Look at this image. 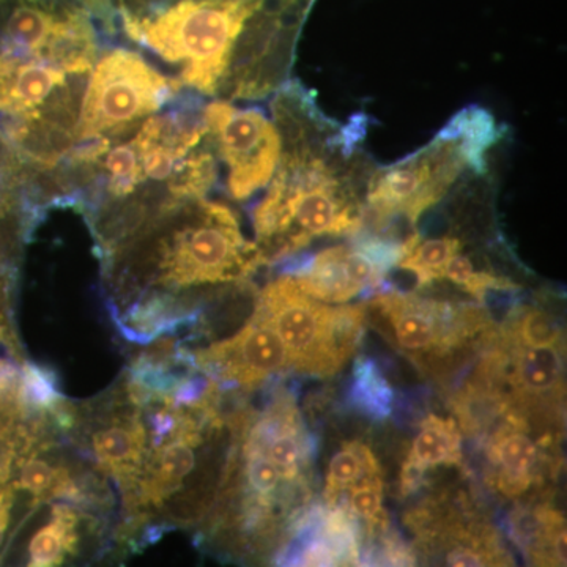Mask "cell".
Returning <instances> with one entry per match:
<instances>
[{"label": "cell", "instance_id": "f1b7e54d", "mask_svg": "<svg viewBox=\"0 0 567 567\" xmlns=\"http://www.w3.org/2000/svg\"><path fill=\"white\" fill-rule=\"evenodd\" d=\"M18 412L20 410L13 409V406L0 404V436L6 434L7 429H9L11 421L17 416Z\"/></svg>", "mask_w": 567, "mask_h": 567}, {"label": "cell", "instance_id": "8fae6325", "mask_svg": "<svg viewBox=\"0 0 567 567\" xmlns=\"http://www.w3.org/2000/svg\"><path fill=\"white\" fill-rule=\"evenodd\" d=\"M386 271L361 249L334 246L317 254L293 276L309 297L322 303H346L383 282Z\"/></svg>", "mask_w": 567, "mask_h": 567}, {"label": "cell", "instance_id": "603a6c76", "mask_svg": "<svg viewBox=\"0 0 567 567\" xmlns=\"http://www.w3.org/2000/svg\"><path fill=\"white\" fill-rule=\"evenodd\" d=\"M353 398L360 409L374 417L390 415L393 391L385 377L368 358H360L354 364Z\"/></svg>", "mask_w": 567, "mask_h": 567}, {"label": "cell", "instance_id": "4fadbf2b", "mask_svg": "<svg viewBox=\"0 0 567 567\" xmlns=\"http://www.w3.org/2000/svg\"><path fill=\"white\" fill-rule=\"evenodd\" d=\"M245 450L264 453L278 466L282 480H297L308 457V442L292 402L275 404L252 429Z\"/></svg>", "mask_w": 567, "mask_h": 567}, {"label": "cell", "instance_id": "30bf717a", "mask_svg": "<svg viewBox=\"0 0 567 567\" xmlns=\"http://www.w3.org/2000/svg\"><path fill=\"white\" fill-rule=\"evenodd\" d=\"M196 363L227 382L256 386L276 372L289 371L290 361L281 338L262 317L254 316L240 333L197 352Z\"/></svg>", "mask_w": 567, "mask_h": 567}, {"label": "cell", "instance_id": "6da1fadb", "mask_svg": "<svg viewBox=\"0 0 567 567\" xmlns=\"http://www.w3.org/2000/svg\"><path fill=\"white\" fill-rule=\"evenodd\" d=\"M95 21L82 0H0V136L28 166L50 169L78 145Z\"/></svg>", "mask_w": 567, "mask_h": 567}, {"label": "cell", "instance_id": "9c48e42d", "mask_svg": "<svg viewBox=\"0 0 567 567\" xmlns=\"http://www.w3.org/2000/svg\"><path fill=\"white\" fill-rule=\"evenodd\" d=\"M204 121L213 147L226 164L227 192L245 200L274 178L281 141L274 123L257 107L238 110L229 102L208 103Z\"/></svg>", "mask_w": 567, "mask_h": 567}, {"label": "cell", "instance_id": "277c9868", "mask_svg": "<svg viewBox=\"0 0 567 567\" xmlns=\"http://www.w3.org/2000/svg\"><path fill=\"white\" fill-rule=\"evenodd\" d=\"M112 28L177 70V80L216 95L259 0H111Z\"/></svg>", "mask_w": 567, "mask_h": 567}, {"label": "cell", "instance_id": "7402d4cb", "mask_svg": "<svg viewBox=\"0 0 567 567\" xmlns=\"http://www.w3.org/2000/svg\"><path fill=\"white\" fill-rule=\"evenodd\" d=\"M511 347H547L561 344V328L544 309H518L507 328Z\"/></svg>", "mask_w": 567, "mask_h": 567}, {"label": "cell", "instance_id": "7a4b0ae2", "mask_svg": "<svg viewBox=\"0 0 567 567\" xmlns=\"http://www.w3.org/2000/svg\"><path fill=\"white\" fill-rule=\"evenodd\" d=\"M352 126L328 140L281 148L270 188L254 210L264 264L297 252L323 235H347L363 224L371 162L354 151Z\"/></svg>", "mask_w": 567, "mask_h": 567}, {"label": "cell", "instance_id": "ac0fdd59", "mask_svg": "<svg viewBox=\"0 0 567 567\" xmlns=\"http://www.w3.org/2000/svg\"><path fill=\"white\" fill-rule=\"evenodd\" d=\"M440 134L461 142L473 174L487 175L486 153L502 137V130L491 112L476 104L465 107L446 123Z\"/></svg>", "mask_w": 567, "mask_h": 567}, {"label": "cell", "instance_id": "5bb4252c", "mask_svg": "<svg viewBox=\"0 0 567 567\" xmlns=\"http://www.w3.org/2000/svg\"><path fill=\"white\" fill-rule=\"evenodd\" d=\"M516 413L511 416V425L503 427L492 440L488 456L494 462L496 473V486L499 492L517 498L528 491L533 483V470L539 458V447L535 440L520 431Z\"/></svg>", "mask_w": 567, "mask_h": 567}, {"label": "cell", "instance_id": "ba28073f", "mask_svg": "<svg viewBox=\"0 0 567 567\" xmlns=\"http://www.w3.org/2000/svg\"><path fill=\"white\" fill-rule=\"evenodd\" d=\"M371 308L386 320L395 342L413 360H445L488 328L483 308L417 295L382 293Z\"/></svg>", "mask_w": 567, "mask_h": 567}, {"label": "cell", "instance_id": "d4e9b609", "mask_svg": "<svg viewBox=\"0 0 567 567\" xmlns=\"http://www.w3.org/2000/svg\"><path fill=\"white\" fill-rule=\"evenodd\" d=\"M59 394L47 372L32 364L24 365L21 380L22 409L52 410L58 409Z\"/></svg>", "mask_w": 567, "mask_h": 567}, {"label": "cell", "instance_id": "44dd1931", "mask_svg": "<svg viewBox=\"0 0 567 567\" xmlns=\"http://www.w3.org/2000/svg\"><path fill=\"white\" fill-rule=\"evenodd\" d=\"M368 475H379V465L369 447L361 443H349L342 447L334 454L328 466L327 488H324L328 503L334 506L339 496L349 491L361 477Z\"/></svg>", "mask_w": 567, "mask_h": 567}, {"label": "cell", "instance_id": "3957f363", "mask_svg": "<svg viewBox=\"0 0 567 567\" xmlns=\"http://www.w3.org/2000/svg\"><path fill=\"white\" fill-rule=\"evenodd\" d=\"M110 257L142 282L167 289L237 281L264 264L235 213L205 197L164 213Z\"/></svg>", "mask_w": 567, "mask_h": 567}, {"label": "cell", "instance_id": "484cf974", "mask_svg": "<svg viewBox=\"0 0 567 567\" xmlns=\"http://www.w3.org/2000/svg\"><path fill=\"white\" fill-rule=\"evenodd\" d=\"M349 509L357 517L375 522L383 513V486L379 475L361 477L349 488Z\"/></svg>", "mask_w": 567, "mask_h": 567}, {"label": "cell", "instance_id": "4316f807", "mask_svg": "<svg viewBox=\"0 0 567 567\" xmlns=\"http://www.w3.org/2000/svg\"><path fill=\"white\" fill-rule=\"evenodd\" d=\"M58 475L59 468H54L50 462L31 457L21 466L17 486L31 492L37 499L47 498L54 491Z\"/></svg>", "mask_w": 567, "mask_h": 567}, {"label": "cell", "instance_id": "8992f818", "mask_svg": "<svg viewBox=\"0 0 567 567\" xmlns=\"http://www.w3.org/2000/svg\"><path fill=\"white\" fill-rule=\"evenodd\" d=\"M182 87L140 52L123 47L103 51L82 96L78 144L128 132L177 100Z\"/></svg>", "mask_w": 567, "mask_h": 567}, {"label": "cell", "instance_id": "5b68a950", "mask_svg": "<svg viewBox=\"0 0 567 567\" xmlns=\"http://www.w3.org/2000/svg\"><path fill=\"white\" fill-rule=\"evenodd\" d=\"M256 316L267 320L281 338L290 369L330 377L341 371L360 347L365 306L320 303L298 287L293 276H282L265 287Z\"/></svg>", "mask_w": 567, "mask_h": 567}, {"label": "cell", "instance_id": "d6986e66", "mask_svg": "<svg viewBox=\"0 0 567 567\" xmlns=\"http://www.w3.org/2000/svg\"><path fill=\"white\" fill-rule=\"evenodd\" d=\"M76 524L78 517L73 511L63 506L54 507L52 522L32 537L29 546L31 566H58L66 555L73 554L78 546Z\"/></svg>", "mask_w": 567, "mask_h": 567}, {"label": "cell", "instance_id": "e0dca14e", "mask_svg": "<svg viewBox=\"0 0 567 567\" xmlns=\"http://www.w3.org/2000/svg\"><path fill=\"white\" fill-rule=\"evenodd\" d=\"M461 456V432L456 423L434 415L425 417L406 458L405 487L412 486L415 476L421 475L425 470L439 465L457 464Z\"/></svg>", "mask_w": 567, "mask_h": 567}, {"label": "cell", "instance_id": "ffe728a7", "mask_svg": "<svg viewBox=\"0 0 567 567\" xmlns=\"http://www.w3.org/2000/svg\"><path fill=\"white\" fill-rule=\"evenodd\" d=\"M462 251L458 238L442 237L432 240L416 241L399 260L402 270L415 275L417 286H425L442 279L447 264Z\"/></svg>", "mask_w": 567, "mask_h": 567}, {"label": "cell", "instance_id": "cb8c5ba5", "mask_svg": "<svg viewBox=\"0 0 567 567\" xmlns=\"http://www.w3.org/2000/svg\"><path fill=\"white\" fill-rule=\"evenodd\" d=\"M246 480L248 486L256 494L257 506L270 507L271 498L281 484L282 476L278 466L274 464L264 453L257 450H245Z\"/></svg>", "mask_w": 567, "mask_h": 567}, {"label": "cell", "instance_id": "9a60e30c", "mask_svg": "<svg viewBox=\"0 0 567 567\" xmlns=\"http://www.w3.org/2000/svg\"><path fill=\"white\" fill-rule=\"evenodd\" d=\"M200 435L196 429H188L173 440L156 447L147 475L142 481V498L159 505L163 499L181 488L196 466L194 447L199 445Z\"/></svg>", "mask_w": 567, "mask_h": 567}, {"label": "cell", "instance_id": "52a82bcc", "mask_svg": "<svg viewBox=\"0 0 567 567\" xmlns=\"http://www.w3.org/2000/svg\"><path fill=\"white\" fill-rule=\"evenodd\" d=\"M466 166L468 159L461 142L439 133L425 147L372 173L365 207L379 224L394 218L415 224L446 196Z\"/></svg>", "mask_w": 567, "mask_h": 567}, {"label": "cell", "instance_id": "83f0119b", "mask_svg": "<svg viewBox=\"0 0 567 567\" xmlns=\"http://www.w3.org/2000/svg\"><path fill=\"white\" fill-rule=\"evenodd\" d=\"M22 163L9 142L0 136V194L11 192L20 185Z\"/></svg>", "mask_w": 567, "mask_h": 567}, {"label": "cell", "instance_id": "7c38bea8", "mask_svg": "<svg viewBox=\"0 0 567 567\" xmlns=\"http://www.w3.org/2000/svg\"><path fill=\"white\" fill-rule=\"evenodd\" d=\"M509 383L516 412L547 410L565 395L563 346L513 347Z\"/></svg>", "mask_w": 567, "mask_h": 567}, {"label": "cell", "instance_id": "2e32d148", "mask_svg": "<svg viewBox=\"0 0 567 567\" xmlns=\"http://www.w3.org/2000/svg\"><path fill=\"white\" fill-rule=\"evenodd\" d=\"M147 431L137 416L107 423L92 434L96 461L118 476H130L140 470Z\"/></svg>", "mask_w": 567, "mask_h": 567}]
</instances>
